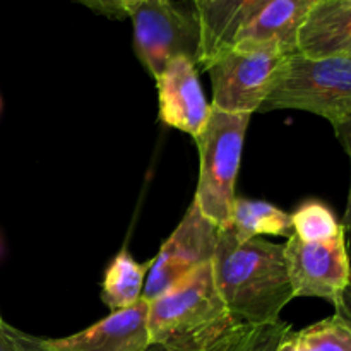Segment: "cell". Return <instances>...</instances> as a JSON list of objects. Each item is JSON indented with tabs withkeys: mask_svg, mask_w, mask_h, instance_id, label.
<instances>
[{
	"mask_svg": "<svg viewBox=\"0 0 351 351\" xmlns=\"http://www.w3.org/2000/svg\"><path fill=\"white\" fill-rule=\"evenodd\" d=\"M211 266L223 304L239 324H274L295 298L280 243L261 237L239 242L232 230H219Z\"/></svg>",
	"mask_w": 351,
	"mask_h": 351,
	"instance_id": "cell-1",
	"label": "cell"
},
{
	"mask_svg": "<svg viewBox=\"0 0 351 351\" xmlns=\"http://www.w3.org/2000/svg\"><path fill=\"white\" fill-rule=\"evenodd\" d=\"M239 326L223 304L211 263L147 300L149 343L163 351H218Z\"/></svg>",
	"mask_w": 351,
	"mask_h": 351,
	"instance_id": "cell-2",
	"label": "cell"
},
{
	"mask_svg": "<svg viewBox=\"0 0 351 351\" xmlns=\"http://www.w3.org/2000/svg\"><path fill=\"white\" fill-rule=\"evenodd\" d=\"M300 110L335 125L351 115V58L283 57L259 112Z\"/></svg>",
	"mask_w": 351,
	"mask_h": 351,
	"instance_id": "cell-3",
	"label": "cell"
},
{
	"mask_svg": "<svg viewBox=\"0 0 351 351\" xmlns=\"http://www.w3.org/2000/svg\"><path fill=\"white\" fill-rule=\"evenodd\" d=\"M249 113L211 108L208 125L195 143L199 147V182L194 204L219 230H230L235 185L242 161Z\"/></svg>",
	"mask_w": 351,
	"mask_h": 351,
	"instance_id": "cell-4",
	"label": "cell"
},
{
	"mask_svg": "<svg viewBox=\"0 0 351 351\" xmlns=\"http://www.w3.org/2000/svg\"><path fill=\"white\" fill-rule=\"evenodd\" d=\"M129 19L134 51L154 81L175 57H187L197 65L201 29L194 7L187 9L171 0H143Z\"/></svg>",
	"mask_w": 351,
	"mask_h": 351,
	"instance_id": "cell-5",
	"label": "cell"
},
{
	"mask_svg": "<svg viewBox=\"0 0 351 351\" xmlns=\"http://www.w3.org/2000/svg\"><path fill=\"white\" fill-rule=\"evenodd\" d=\"M287 55L273 50L230 48L206 72L211 77V108L226 113L259 112L271 88V79Z\"/></svg>",
	"mask_w": 351,
	"mask_h": 351,
	"instance_id": "cell-6",
	"label": "cell"
},
{
	"mask_svg": "<svg viewBox=\"0 0 351 351\" xmlns=\"http://www.w3.org/2000/svg\"><path fill=\"white\" fill-rule=\"evenodd\" d=\"M219 228L192 202L175 232L153 259L143 298L153 300L184 280L197 267L211 263L218 245Z\"/></svg>",
	"mask_w": 351,
	"mask_h": 351,
	"instance_id": "cell-7",
	"label": "cell"
},
{
	"mask_svg": "<svg viewBox=\"0 0 351 351\" xmlns=\"http://www.w3.org/2000/svg\"><path fill=\"white\" fill-rule=\"evenodd\" d=\"M285 261L295 298H324L335 305L351 283L345 233L326 242H302L291 233L285 243Z\"/></svg>",
	"mask_w": 351,
	"mask_h": 351,
	"instance_id": "cell-8",
	"label": "cell"
},
{
	"mask_svg": "<svg viewBox=\"0 0 351 351\" xmlns=\"http://www.w3.org/2000/svg\"><path fill=\"white\" fill-rule=\"evenodd\" d=\"M160 120L197 141L208 125L211 105L199 81V69L187 57H175L156 79Z\"/></svg>",
	"mask_w": 351,
	"mask_h": 351,
	"instance_id": "cell-9",
	"label": "cell"
},
{
	"mask_svg": "<svg viewBox=\"0 0 351 351\" xmlns=\"http://www.w3.org/2000/svg\"><path fill=\"white\" fill-rule=\"evenodd\" d=\"M53 351H149L147 300L115 311L67 338L48 339Z\"/></svg>",
	"mask_w": 351,
	"mask_h": 351,
	"instance_id": "cell-10",
	"label": "cell"
},
{
	"mask_svg": "<svg viewBox=\"0 0 351 351\" xmlns=\"http://www.w3.org/2000/svg\"><path fill=\"white\" fill-rule=\"evenodd\" d=\"M315 0H271L245 27L232 48L273 50L280 55L298 53V34Z\"/></svg>",
	"mask_w": 351,
	"mask_h": 351,
	"instance_id": "cell-11",
	"label": "cell"
},
{
	"mask_svg": "<svg viewBox=\"0 0 351 351\" xmlns=\"http://www.w3.org/2000/svg\"><path fill=\"white\" fill-rule=\"evenodd\" d=\"M271 0H208L194 5L201 29L197 69H206L232 48L235 36Z\"/></svg>",
	"mask_w": 351,
	"mask_h": 351,
	"instance_id": "cell-12",
	"label": "cell"
},
{
	"mask_svg": "<svg viewBox=\"0 0 351 351\" xmlns=\"http://www.w3.org/2000/svg\"><path fill=\"white\" fill-rule=\"evenodd\" d=\"M298 53L351 58V0H315L298 34Z\"/></svg>",
	"mask_w": 351,
	"mask_h": 351,
	"instance_id": "cell-13",
	"label": "cell"
},
{
	"mask_svg": "<svg viewBox=\"0 0 351 351\" xmlns=\"http://www.w3.org/2000/svg\"><path fill=\"white\" fill-rule=\"evenodd\" d=\"M153 259L139 263L134 259L127 247H123L105 269L101 281V300L112 312L122 311L137 304L143 298L147 273Z\"/></svg>",
	"mask_w": 351,
	"mask_h": 351,
	"instance_id": "cell-14",
	"label": "cell"
},
{
	"mask_svg": "<svg viewBox=\"0 0 351 351\" xmlns=\"http://www.w3.org/2000/svg\"><path fill=\"white\" fill-rule=\"evenodd\" d=\"M230 230L239 242H247L261 235L290 237L293 233L288 213L263 199L249 197L235 199Z\"/></svg>",
	"mask_w": 351,
	"mask_h": 351,
	"instance_id": "cell-15",
	"label": "cell"
},
{
	"mask_svg": "<svg viewBox=\"0 0 351 351\" xmlns=\"http://www.w3.org/2000/svg\"><path fill=\"white\" fill-rule=\"evenodd\" d=\"M276 351H351V328L338 315L302 331H288Z\"/></svg>",
	"mask_w": 351,
	"mask_h": 351,
	"instance_id": "cell-16",
	"label": "cell"
},
{
	"mask_svg": "<svg viewBox=\"0 0 351 351\" xmlns=\"http://www.w3.org/2000/svg\"><path fill=\"white\" fill-rule=\"evenodd\" d=\"M290 218L293 235L302 242H326L343 233V226L336 219L335 213L324 202L315 199L302 202Z\"/></svg>",
	"mask_w": 351,
	"mask_h": 351,
	"instance_id": "cell-17",
	"label": "cell"
},
{
	"mask_svg": "<svg viewBox=\"0 0 351 351\" xmlns=\"http://www.w3.org/2000/svg\"><path fill=\"white\" fill-rule=\"evenodd\" d=\"M290 329L291 326L283 321L263 326L240 324L218 351H276Z\"/></svg>",
	"mask_w": 351,
	"mask_h": 351,
	"instance_id": "cell-18",
	"label": "cell"
},
{
	"mask_svg": "<svg viewBox=\"0 0 351 351\" xmlns=\"http://www.w3.org/2000/svg\"><path fill=\"white\" fill-rule=\"evenodd\" d=\"M0 351H53L50 341L0 321Z\"/></svg>",
	"mask_w": 351,
	"mask_h": 351,
	"instance_id": "cell-19",
	"label": "cell"
},
{
	"mask_svg": "<svg viewBox=\"0 0 351 351\" xmlns=\"http://www.w3.org/2000/svg\"><path fill=\"white\" fill-rule=\"evenodd\" d=\"M335 129L336 137L341 143V146L345 147V153L348 154L350 158V167H351V115L346 117V119L339 120L332 125ZM343 233H345V242H346V249H348V256L351 259V182H350V192H348V199H346V209L345 215H343Z\"/></svg>",
	"mask_w": 351,
	"mask_h": 351,
	"instance_id": "cell-20",
	"label": "cell"
},
{
	"mask_svg": "<svg viewBox=\"0 0 351 351\" xmlns=\"http://www.w3.org/2000/svg\"><path fill=\"white\" fill-rule=\"evenodd\" d=\"M74 2L88 7L89 10L99 14V16L122 21L129 19L134 7L143 2V0H74Z\"/></svg>",
	"mask_w": 351,
	"mask_h": 351,
	"instance_id": "cell-21",
	"label": "cell"
},
{
	"mask_svg": "<svg viewBox=\"0 0 351 351\" xmlns=\"http://www.w3.org/2000/svg\"><path fill=\"white\" fill-rule=\"evenodd\" d=\"M335 311H336V315L341 317L343 321H345L351 328V283L346 287V290L343 291V295L335 304Z\"/></svg>",
	"mask_w": 351,
	"mask_h": 351,
	"instance_id": "cell-22",
	"label": "cell"
},
{
	"mask_svg": "<svg viewBox=\"0 0 351 351\" xmlns=\"http://www.w3.org/2000/svg\"><path fill=\"white\" fill-rule=\"evenodd\" d=\"M204 2H208V0H194V5H201Z\"/></svg>",
	"mask_w": 351,
	"mask_h": 351,
	"instance_id": "cell-23",
	"label": "cell"
},
{
	"mask_svg": "<svg viewBox=\"0 0 351 351\" xmlns=\"http://www.w3.org/2000/svg\"><path fill=\"white\" fill-rule=\"evenodd\" d=\"M149 351H163L161 348H158V346H151Z\"/></svg>",
	"mask_w": 351,
	"mask_h": 351,
	"instance_id": "cell-24",
	"label": "cell"
},
{
	"mask_svg": "<svg viewBox=\"0 0 351 351\" xmlns=\"http://www.w3.org/2000/svg\"><path fill=\"white\" fill-rule=\"evenodd\" d=\"M0 108H2V101H0Z\"/></svg>",
	"mask_w": 351,
	"mask_h": 351,
	"instance_id": "cell-25",
	"label": "cell"
},
{
	"mask_svg": "<svg viewBox=\"0 0 351 351\" xmlns=\"http://www.w3.org/2000/svg\"><path fill=\"white\" fill-rule=\"evenodd\" d=\"M0 321H3V319H2V315H0Z\"/></svg>",
	"mask_w": 351,
	"mask_h": 351,
	"instance_id": "cell-26",
	"label": "cell"
}]
</instances>
